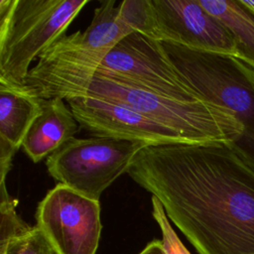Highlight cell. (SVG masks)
<instances>
[{
    "label": "cell",
    "mask_w": 254,
    "mask_h": 254,
    "mask_svg": "<svg viewBox=\"0 0 254 254\" xmlns=\"http://www.w3.org/2000/svg\"><path fill=\"white\" fill-rule=\"evenodd\" d=\"M127 174L198 254H254V163L234 142L147 146Z\"/></svg>",
    "instance_id": "1"
},
{
    "label": "cell",
    "mask_w": 254,
    "mask_h": 254,
    "mask_svg": "<svg viewBox=\"0 0 254 254\" xmlns=\"http://www.w3.org/2000/svg\"><path fill=\"white\" fill-rule=\"evenodd\" d=\"M101 2L90 25L64 35L46 49L31 67L24 86L43 99L87 95L89 85L111 49L133 33L119 17V4Z\"/></svg>",
    "instance_id": "2"
},
{
    "label": "cell",
    "mask_w": 254,
    "mask_h": 254,
    "mask_svg": "<svg viewBox=\"0 0 254 254\" xmlns=\"http://www.w3.org/2000/svg\"><path fill=\"white\" fill-rule=\"evenodd\" d=\"M89 0H0V81L24 86L30 64Z\"/></svg>",
    "instance_id": "3"
},
{
    "label": "cell",
    "mask_w": 254,
    "mask_h": 254,
    "mask_svg": "<svg viewBox=\"0 0 254 254\" xmlns=\"http://www.w3.org/2000/svg\"><path fill=\"white\" fill-rule=\"evenodd\" d=\"M130 107L173 129L190 144L231 141L238 145L243 125L227 109L209 101L184 102L95 75L87 95Z\"/></svg>",
    "instance_id": "4"
},
{
    "label": "cell",
    "mask_w": 254,
    "mask_h": 254,
    "mask_svg": "<svg viewBox=\"0 0 254 254\" xmlns=\"http://www.w3.org/2000/svg\"><path fill=\"white\" fill-rule=\"evenodd\" d=\"M161 44L202 98L227 109L243 125V137L237 146L254 163V68L232 56L169 42Z\"/></svg>",
    "instance_id": "5"
},
{
    "label": "cell",
    "mask_w": 254,
    "mask_h": 254,
    "mask_svg": "<svg viewBox=\"0 0 254 254\" xmlns=\"http://www.w3.org/2000/svg\"><path fill=\"white\" fill-rule=\"evenodd\" d=\"M140 142L107 137L71 138L46 160L50 176L94 200L120 176L127 173L140 150Z\"/></svg>",
    "instance_id": "6"
},
{
    "label": "cell",
    "mask_w": 254,
    "mask_h": 254,
    "mask_svg": "<svg viewBox=\"0 0 254 254\" xmlns=\"http://www.w3.org/2000/svg\"><path fill=\"white\" fill-rule=\"evenodd\" d=\"M95 75L179 101L205 100L173 64L161 42L137 32L111 49Z\"/></svg>",
    "instance_id": "7"
},
{
    "label": "cell",
    "mask_w": 254,
    "mask_h": 254,
    "mask_svg": "<svg viewBox=\"0 0 254 254\" xmlns=\"http://www.w3.org/2000/svg\"><path fill=\"white\" fill-rule=\"evenodd\" d=\"M36 225L60 254H95L102 230L98 200L63 184L38 203Z\"/></svg>",
    "instance_id": "8"
},
{
    "label": "cell",
    "mask_w": 254,
    "mask_h": 254,
    "mask_svg": "<svg viewBox=\"0 0 254 254\" xmlns=\"http://www.w3.org/2000/svg\"><path fill=\"white\" fill-rule=\"evenodd\" d=\"M66 101L79 126L96 137L140 142L146 146L190 144L173 129L122 104L90 96Z\"/></svg>",
    "instance_id": "9"
},
{
    "label": "cell",
    "mask_w": 254,
    "mask_h": 254,
    "mask_svg": "<svg viewBox=\"0 0 254 254\" xmlns=\"http://www.w3.org/2000/svg\"><path fill=\"white\" fill-rule=\"evenodd\" d=\"M159 42L235 57L234 38L198 0H152Z\"/></svg>",
    "instance_id": "10"
},
{
    "label": "cell",
    "mask_w": 254,
    "mask_h": 254,
    "mask_svg": "<svg viewBox=\"0 0 254 254\" xmlns=\"http://www.w3.org/2000/svg\"><path fill=\"white\" fill-rule=\"evenodd\" d=\"M42 110V98L22 85L0 81V182Z\"/></svg>",
    "instance_id": "11"
},
{
    "label": "cell",
    "mask_w": 254,
    "mask_h": 254,
    "mask_svg": "<svg viewBox=\"0 0 254 254\" xmlns=\"http://www.w3.org/2000/svg\"><path fill=\"white\" fill-rule=\"evenodd\" d=\"M69 106L62 98H42V110L28 130L23 149L34 163H38L74 137L79 130Z\"/></svg>",
    "instance_id": "12"
},
{
    "label": "cell",
    "mask_w": 254,
    "mask_h": 254,
    "mask_svg": "<svg viewBox=\"0 0 254 254\" xmlns=\"http://www.w3.org/2000/svg\"><path fill=\"white\" fill-rule=\"evenodd\" d=\"M232 34L236 58L254 68V10L243 0H198Z\"/></svg>",
    "instance_id": "13"
},
{
    "label": "cell",
    "mask_w": 254,
    "mask_h": 254,
    "mask_svg": "<svg viewBox=\"0 0 254 254\" xmlns=\"http://www.w3.org/2000/svg\"><path fill=\"white\" fill-rule=\"evenodd\" d=\"M119 17L133 32L158 41L152 0H126L120 2Z\"/></svg>",
    "instance_id": "14"
},
{
    "label": "cell",
    "mask_w": 254,
    "mask_h": 254,
    "mask_svg": "<svg viewBox=\"0 0 254 254\" xmlns=\"http://www.w3.org/2000/svg\"><path fill=\"white\" fill-rule=\"evenodd\" d=\"M0 254H60L44 232L37 226L0 242Z\"/></svg>",
    "instance_id": "15"
},
{
    "label": "cell",
    "mask_w": 254,
    "mask_h": 254,
    "mask_svg": "<svg viewBox=\"0 0 254 254\" xmlns=\"http://www.w3.org/2000/svg\"><path fill=\"white\" fill-rule=\"evenodd\" d=\"M0 242L28 231L32 226L17 213V199L10 196L5 182H0Z\"/></svg>",
    "instance_id": "16"
},
{
    "label": "cell",
    "mask_w": 254,
    "mask_h": 254,
    "mask_svg": "<svg viewBox=\"0 0 254 254\" xmlns=\"http://www.w3.org/2000/svg\"><path fill=\"white\" fill-rule=\"evenodd\" d=\"M152 214L158 223L162 232V244L166 254H191L190 250L181 241L173 226L169 221V217L160 202V200L152 195Z\"/></svg>",
    "instance_id": "17"
},
{
    "label": "cell",
    "mask_w": 254,
    "mask_h": 254,
    "mask_svg": "<svg viewBox=\"0 0 254 254\" xmlns=\"http://www.w3.org/2000/svg\"><path fill=\"white\" fill-rule=\"evenodd\" d=\"M138 254H166L163 248L162 240L154 239L150 241Z\"/></svg>",
    "instance_id": "18"
}]
</instances>
